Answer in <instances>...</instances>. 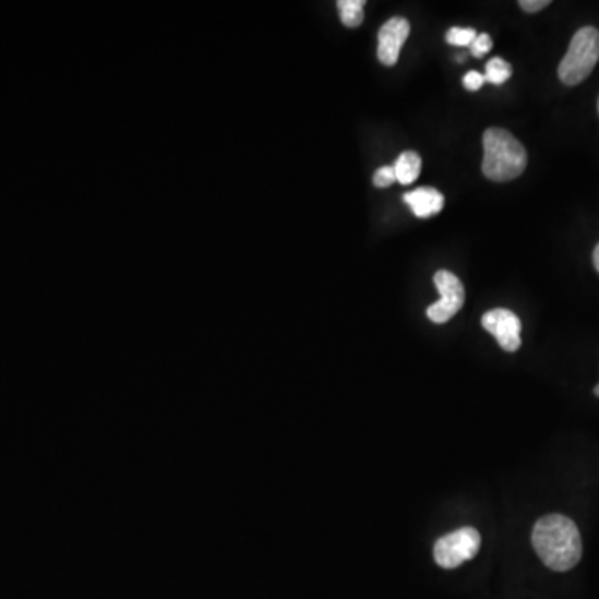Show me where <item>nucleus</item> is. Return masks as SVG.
I'll use <instances>...</instances> for the list:
<instances>
[{
    "instance_id": "9b49d317",
    "label": "nucleus",
    "mask_w": 599,
    "mask_h": 599,
    "mask_svg": "<svg viewBox=\"0 0 599 599\" xmlns=\"http://www.w3.org/2000/svg\"><path fill=\"white\" fill-rule=\"evenodd\" d=\"M513 69L506 60L500 59V57H493L490 62L487 63V71H484V81L490 82L493 85L505 84L512 77Z\"/></svg>"
},
{
    "instance_id": "6e6552de",
    "label": "nucleus",
    "mask_w": 599,
    "mask_h": 599,
    "mask_svg": "<svg viewBox=\"0 0 599 599\" xmlns=\"http://www.w3.org/2000/svg\"><path fill=\"white\" fill-rule=\"evenodd\" d=\"M404 200L418 218H430L440 214L445 204L442 193L431 187H420L414 192L405 193Z\"/></svg>"
},
{
    "instance_id": "6ab92c4d",
    "label": "nucleus",
    "mask_w": 599,
    "mask_h": 599,
    "mask_svg": "<svg viewBox=\"0 0 599 599\" xmlns=\"http://www.w3.org/2000/svg\"><path fill=\"white\" fill-rule=\"evenodd\" d=\"M598 110H599V98H598Z\"/></svg>"
},
{
    "instance_id": "2eb2a0df",
    "label": "nucleus",
    "mask_w": 599,
    "mask_h": 599,
    "mask_svg": "<svg viewBox=\"0 0 599 599\" xmlns=\"http://www.w3.org/2000/svg\"><path fill=\"white\" fill-rule=\"evenodd\" d=\"M484 82H487L484 81V75L477 71L468 72V74L463 77V85L471 92L480 91V88L483 87Z\"/></svg>"
},
{
    "instance_id": "f257e3e1",
    "label": "nucleus",
    "mask_w": 599,
    "mask_h": 599,
    "mask_svg": "<svg viewBox=\"0 0 599 599\" xmlns=\"http://www.w3.org/2000/svg\"><path fill=\"white\" fill-rule=\"evenodd\" d=\"M531 541L538 556L553 572H570L582 560V535L568 516L547 515L538 519Z\"/></svg>"
},
{
    "instance_id": "f3484780",
    "label": "nucleus",
    "mask_w": 599,
    "mask_h": 599,
    "mask_svg": "<svg viewBox=\"0 0 599 599\" xmlns=\"http://www.w3.org/2000/svg\"><path fill=\"white\" fill-rule=\"evenodd\" d=\"M592 262H595L596 271L599 274V243L596 245L595 253H592Z\"/></svg>"
},
{
    "instance_id": "dca6fc26",
    "label": "nucleus",
    "mask_w": 599,
    "mask_h": 599,
    "mask_svg": "<svg viewBox=\"0 0 599 599\" xmlns=\"http://www.w3.org/2000/svg\"><path fill=\"white\" fill-rule=\"evenodd\" d=\"M548 5H550V0H522V2H519V8L525 12H529V14L543 11Z\"/></svg>"
},
{
    "instance_id": "20e7f679",
    "label": "nucleus",
    "mask_w": 599,
    "mask_h": 599,
    "mask_svg": "<svg viewBox=\"0 0 599 599\" xmlns=\"http://www.w3.org/2000/svg\"><path fill=\"white\" fill-rule=\"evenodd\" d=\"M481 547L480 532L470 526L456 529L436 541L435 554L436 564L442 568H458L465 561L474 560Z\"/></svg>"
},
{
    "instance_id": "9d476101",
    "label": "nucleus",
    "mask_w": 599,
    "mask_h": 599,
    "mask_svg": "<svg viewBox=\"0 0 599 599\" xmlns=\"http://www.w3.org/2000/svg\"><path fill=\"white\" fill-rule=\"evenodd\" d=\"M337 8L345 27L355 28L363 22L364 0H338Z\"/></svg>"
},
{
    "instance_id": "7ed1b4c3",
    "label": "nucleus",
    "mask_w": 599,
    "mask_h": 599,
    "mask_svg": "<svg viewBox=\"0 0 599 599\" xmlns=\"http://www.w3.org/2000/svg\"><path fill=\"white\" fill-rule=\"evenodd\" d=\"M599 60V31L583 27L573 36L568 52L561 60L558 75L564 85H578L589 77Z\"/></svg>"
},
{
    "instance_id": "39448f33",
    "label": "nucleus",
    "mask_w": 599,
    "mask_h": 599,
    "mask_svg": "<svg viewBox=\"0 0 599 599\" xmlns=\"http://www.w3.org/2000/svg\"><path fill=\"white\" fill-rule=\"evenodd\" d=\"M435 285L442 298L428 307L427 315L431 322L446 323L462 310L465 303V288L462 280L448 271L436 272Z\"/></svg>"
},
{
    "instance_id": "1a4fd4ad",
    "label": "nucleus",
    "mask_w": 599,
    "mask_h": 599,
    "mask_svg": "<svg viewBox=\"0 0 599 599\" xmlns=\"http://www.w3.org/2000/svg\"><path fill=\"white\" fill-rule=\"evenodd\" d=\"M393 169H395L396 182L402 185H410L420 177L421 157L417 152H404L396 158Z\"/></svg>"
},
{
    "instance_id": "f8f14e48",
    "label": "nucleus",
    "mask_w": 599,
    "mask_h": 599,
    "mask_svg": "<svg viewBox=\"0 0 599 599\" xmlns=\"http://www.w3.org/2000/svg\"><path fill=\"white\" fill-rule=\"evenodd\" d=\"M477 36L475 28L453 27L446 34V43L452 44V46L470 47Z\"/></svg>"
},
{
    "instance_id": "f03ea898",
    "label": "nucleus",
    "mask_w": 599,
    "mask_h": 599,
    "mask_svg": "<svg viewBox=\"0 0 599 599\" xmlns=\"http://www.w3.org/2000/svg\"><path fill=\"white\" fill-rule=\"evenodd\" d=\"M484 158L481 169L493 182H508L525 172L528 155L525 147L505 129L491 127L483 133Z\"/></svg>"
},
{
    "instance_id": "a211bd4d",
    "label": "nucleus",
    "mask_w": 599,
    "mask_h": 599,
    "mask_svg": "<svg viewBox=\"0 0 599 599\" xmlns=\"http://www.w3.org/2000/svg\"><path fill=\"white\" fill-rule=\"evenodd\" d=\"M595 395L599 396V383L595 386Z\"/></svg>"
},
{
    "instance_id": "ddd939ff",
    "label": "nucleus",
    "mask_w": 599,
    "mask_h": 599,
    "mask_svg": "<svg viewBox=\"0 0 599 599\" xmlns=\"http://www.w3.org/2000/svg\"><path fill=\"white\" fill-rule=\"evenodd\" d=\"M393 182H396L393 165H386V167L376 170L375 177H373V183H375V187H379V189H385V187L392 185Z\"/></svg>"
},
{
    "instance_id": "0eeeda50",
    "label": "nucleus",
    "mask_w": 599,
    "mask_h": 599,
    "mask_svg": "<svg viewBox=\"0 0 599 599\" xmlns=\"http://www.w3.org/2000/svg\"><path fill=\"white\" fill-rule=\"evenodd\" d=\"M408 36H410V22L407 19L393 17L382 25L379 32V59L383 65H395Z\"/></svg>"
},
{
    "instance_id": "4468645a",
    "label": "nucleus",
    "mask_w": 599,
    "mask_h": 599,
    "mask_svg": "<svg viewBox=\"0 0 599 599\" xmlns=\"http://www.w3.org/2000/svg\"><path fill=\"white\" fill-rule=\"evenodd\" d=\"M491 47H493V43H491L490 36L488 34H478L477 39L470 46L471 56L480 59V57L487 56L490 52Z\"/></svg>"
},
{
    "instance_id": "423d86ee",
    "label": "nucleus",
    "mask_w": 599,
    "mask_h": 599,
    "mask_svg": "<svg viewBox=\"0 0 599 599\" xmlns=\"http://www.w3.org/2000/svg\"><path fill=\"white\" fill-rule=\"evenodd\" d=\"M481 323H483V328L496 338L503 350L513 354L522 347V322L512 310H490L484 313Z\"/></svg>"
}]
</instances>
